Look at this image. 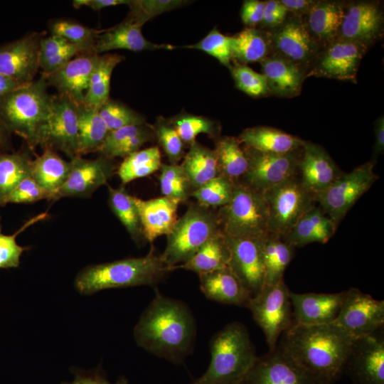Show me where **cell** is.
Wrapping results in <instances>:
<instances>
[{
    "instance_id": "1",
    "label": "cell",
    "mask_w": 384,
    "mask_h": 384,
    "mask_svg": "<svg viewBox=\"0 0 384 384\" xmlns=\"http://www.w3.org/2000/svg\"><path fill=\"white\" fill-rule=\"evenodd\" d=\"M355 338L334 322L292 324L278 344L318 384H333L343 373Z\"/></svg>"
},
{
    "instance_id": "2",
    "label": "cell",
    "mask_w": 384,
    "mask_h": 384,
    "mask_svg": "<svg viewBox=\"0 0 384 384\" xmlns=\"http://www.w3.org/2000/svg\"><path fill=\"white\" fill-rule=\"evenodd\" d=\"M196 326L188 306L156 289L134 329L137 343L148 352L181 363L192 351Z\"/></svg>"
},
{
    "instance_id": "3",
    "label": "cell",
    "mask_w": 384,
    "mask_h": 384,
    "mask_svg": "<svg viewBox=\"0 0 384 384\" xmlns=\"http://www.w3.org/2000/svg\"><path fill=\"white\" fill-rule=\"evenodd\" d=\"M172 271L154 249L144 257H130L85 267L75 279L76 289L82 294L116 287L154 286Z\"/></svg>"
},
{
    "instance_id": "4",
    "label": "cell",
    "mask_w": 384,
    "mask_h": 384,
    "mask_svg": "<svg viewBox=\"0 0 384 384\" xmlns=\"http://www.w3.org/2000/svg\"><path fill=\"white\" fill-rule=\"evenodd\" d=\"M210 362L206 371L191 384H240L257 356L247 328L233 322L210 341Z\"/></svg>"
},
{
    "instance_id": "5",
    "label": "cell",
    "mask_w": 384,
    "mask_h": 384,
    "mask_svg": "<svg viewBox=\"0 0 384 384\" xmlns=\"http://www.w3.org/2000/svg\"><path fill=\"white\" fill-rule=\"evenodd\" d=\"M46 78L36 80L0 97V119L11 133L31 142L38 128L50 114L53 95Z\"/></svg>"
},
{
    "instance_id": "6",
    "label": "cell",
    "mask_w": 384,
    "mask_h": 384,
    "mask_svg": "<svg viewBox=\"0 0 384 384\" xmlns=\"http://www.w3.org/2000/svg\"><path fill=\"white\" fill-rule=\"evenodd\" d=\"M220 230L217 211L198 203L191 204L166 235L161 255L172 270L190 260L212 236Z\"/></svg>"
},
{
    "instance_id": "7",
    "label": "cell",
    "mask_w": 384,
    "mask_h": 384,
    "mask_svg": "<svg viewBox=\"0 0 384 384\" xmlns=\"http://www.w3.org/2000/svg\"><path fill=\"white\" fill-rule=\"evenodd\" d=\"M220 228L225 235L265 238L269 234V213L262 193L235 182L230 201L217 211Z\"/></svg>"
},
{
    "instance_id": "8",
    "label": "cell",
    "mask_w": 384,
    "mask_h": 384,
    "mask_svg": "<svg viewBox=\"0 0 384 384\" xmlns=\"http://www.w3.org/2000/svg\"><path fill=\"white\" fill-rule=\"evenodd\" d=\"M297 174L262 193L268 208L269 233L282 238L315 206L314 196Z\"/></svg>"
},
{
    "instance_id": "9",
    "label": "cell",
    "mask_w": 384,
    "mask_h": 384,
    "mask_svg": "<svg viewBox=\"0 0 384 384\" xmlns=\"http://www.w3.org/2000/svg\"><path fill=\"white\" fill-rule=\"evenodd\" d=\"M78 105L65 95H53L50 114L38 128L29 146L59 150L70 159L79 156Z\"/></svg>"
},
{
    "instance_id": "10",
    "label": "cell",
    "mask_w": 384,
    "mask_h": 384,
    "mask_svg": "<svg viewBox=\"0 0 384 384\" xmlns=\"http://www.w3.org/2000/svg\"><path fill=\"white\" fill-rule=\"evenodd\" d=\"M289 292L284 279L276 284L264 285L245 305L263 331L269 350L276 347L282 334L292 324Z\"/></svg>"
},
{
    "instance_id": "11",
    "label": "cell",
    "mask_w": 384,
    "mask_h": 384,
    "mask_svg": "<svg viewBox=\"0 0 384 384\" xmlns=\"http://www.w3.org/2000/svg\"><path fill=\"white\" fill-rule=\"evenodd\" d=\"M374 163L368 161L341 174L327 188L315 196V201L337 225L349 209L376 181Z\"/></svg>"
},
{
    "instance_id": "12",
    "label": "cell",
    "mask_w": 384,
    "mask_h": 384,
    "mask_svg": "<svg viewBox=\"0 0 384 384\" xmlns=\"http://www.w3.org/2000/svg\"><path fill=\"white\" fill-rule=\"evenodd\" d=\"M242 149L248 166L238 181L256 191L263 193L298 174L302 148L287 154L264 152L245 145Z\"/></svg>"
},
{
    "instance_id": "13",
    "label": "cell",
    "mask_w": 384,
    "mask_h": 384,
    "mask_svg": "<svg viewBox=\"0 0 384 384\" xmlns=\"http://www.w3.org/2000/svg\"><path fill=\"white\" fill-rule=\"evenodd\" d=\"M272 54H276L310 70L319 48L309 33L303 19L290 13L277 27L267 31Z\"/></svg>"
},
{
    "instance_id": "14",
    "label": "cell",
    "mask_w": 384,
    "mask_h": 384,
    "mask_svg": "<svg viewBox=\"0 0 384 384\" xmlns=\"http://www.w3.org/2000/svg\"><path fill=\"white\" fill-rule=\"evenodd\" d=\"M334 323L356 338L373 334L383 328L384 301L349 289Z\"/></svg>"
},
{
    "instance_id": "15",
    "label": "cell",
    "mask_w": 384,
    "mask_h": 384,
    "mask_svg": "<svg viewBox=\"0 0 384 384\" xmlns=\"http://www.w3.org/2000/svg\"><path fill=\"white\" fill-rule=\"evenodd\" d=\"M368 49L362 44L337 38L319 49L306 77L356 82L361 59Z\"/></svg>"
},
{
    "instance_id": "16",
    "label": "cell",
    "mask_w": 384,
    "mask_h": 384,
    "mask_svg": "<svg viewBox=\"0 0 384 384\" xmlns=\"http://www.w3.org/2000/svg\"><path fill=\"white\" fill-rule=\"evenodd\" d=\"M343 372L353 384H384L383 328L355 338Z\"/></svg>"
},
{
    "instance_id": "17",
    "label": "cell",
    "mask_w": 384,
    "mask_h": 384,
    "mask_svg": "<svg viewBox=\"0 0 384 384\" xmlns=\"http://www.w3.org/2000/svg\"><path fill=\"white\" fill-rule=\"evenodd\" d=\"M230 251L229 267L252 296L265 285V238L225 235Z\"/></svg>"
},
{
    "instance_id": "18",
    "label": "cell",
    "mask_w": 384,
    "mask_h": 384,
    "mask_svg": "<svg viewBox=\"0 0 384 384\" xmlns=\"http://www.w3.org/2000/svg\"><path fill=\"white\" fill-rule=\"evenodd\" d=\"M240 384H318L277 343L257 357Z\"/></svg>"
},
{
    "instance_id": "19",
    "label": "cell",
    "mask_w": 384,
    "mask_h": 384,
    "mask_svg": "<svg viewBox=\"0 0 384 384\" xmlns=\"http://www.w3.org/2000/svg\"><path fill=\"white\" fill-rule=\"evenodd\" d=\"M383 11L380 3L357 1L347 3L338 38L367 48L382 38Z\"/></svg>"
},
{
    "instance_id": "20",
    "label": "cell",
    "mask_w": 384,
    "mask_h": 384,
    "mask_svg": "<svg viewBox=\"0 0 384 384\" xmlns=\"http://www.w3.org/2000/svg\"><path fill=\"white\" fill-rule=\"evenodd\" d=\"M70 163L69 175L54 199L89 197L107 183L115 170L112 159L102 155L95 159H87L79 156L71 159Z\"/></svg>"
},
{
    "instance_id": "21",
    "label": "cell",
    "mask_w": 384,
    "mask_h": 384,
    "mask_svg": "<svg viewBox=\"0 0 384 384\" xmlns=\"http://www.w3.org/2000/svg\"><path fill=\"white\" fill-rule=\"evenodd\" d=\"M43 32H33L0 45V73L27 85L40 69V43Z\"/></svg>"
},
{
    "instance_id": "22",
    "label": "cell",
    "mask_w": 384,
    "mask_h": 384,
    "mask_svg": "<svg viewBox=\"0 0 384 384\" xmlns=\"http://www.w3.org/2000/svg\"><path fill=\"white\" fill-rule=\"evenodd\" d=\"M348 290L338 293L289 292L292 324L313 326L333 323L347 296Z\"/></svg>"
},
{
    "instance_id": "23",
    "label": "cell",
    "mask_w": 384,
    "mask_h": 384,
    "mask_svg": "<svg viewBox=\"0 0 384 384\" xmlns=\"http://www.w3.org/2000/svg\"><path fill=\"white\" fill-rule=\"evenodd\" d=\"M99 56L93 52L75 56L58 70L45 77L48 86L54 87L58 94L70 97L78 105L84 103L90 76Z\"/></svg>"
},
{
    "instance_id": "24",
    "label": "cell",
    "mask_w": 384,
    "mask_h": 384,
    "mask_svg": "<svg viewBox=\"0 0 384 384\" xmlns=\"http://www.w3.org/2000/svg\"><path fill=\"white\" fill-rule=\"evenodd\" d=\"M299 172L303 186L314 197L342 174L321 146L306 141L299 161Z\"/></svg>"
},
{
    "instance_id": "25",
    "label": "cell",
    "mask_w": 384,
    "mask_h": 384,
    "mask_svg": "<svg viewBox=\"0 0 384 384\" xmlns=\"http://www.w3.org/2000/svg\"><path fill=\"white\" fill-rule=\"evenodd\" d=\"M143 25L129 14L127 19L117 26L107 30L101 31L95 44V52L101 55L116 49L140 52L174 48V46L171 45L158 44L145 38L142 33Z\"/></svg>"
},
{
    "instance_id": "26",
    "label": "cell",
    "mask_w": 384,
    "mask_h": 384,
    "mask_svg": "<svg viewBox=\"0 0 384 384\" xmlns=\"http://www.w3.org/2000/svg\"><path fill=\"white\" fill-rule=\"evenodd\" d=\"M142 227L145 241L152 243L158 237L167 235L177 221L180 201L162 196L142 200L133 196Z\"/></svg>"
},
{
    "instance_id": "27",
    "label": "cell",
    "mask_w": 384,
    "mask_h": 384,
    "mask_svg": "<svg viewBox=\"0 0 384 384\" xmlns=\"http://www.w3.org/2000/svg\"><path fill=\"white\" fill-rule=\"evenodd\" d=\"M270 95L293 97L302 91L306 72L299 65L276 54H271L260 62Z\"/></svg>"
},
{
    "instance_id": "28",
    "label": "cell",
    "mask_w": 384,
    "mask_h": 384,
    "mask_svg": "<svg viewBox=\"0 0 384 384\" xmlns=\"http://www.w3.org/2000/svg\"><path fill=\"white\" fill-rule=\"evenodd\" d=\"M347 2L317 1L302 18L319 49L338 38Z\"/></svg>"
},
{
    "instance_id": "29",
    "label": "cell",
    "mask_w": 384,
    "mask_h": 384,
    "mask_svg": "<svg viewBox=\"0 0 384 384\" xmlns=\"http://www.w3.org/2000/svg\"><path fill=\"white\" fill-rule=\"evenodd\" d=\"M198 276L202 292L212 301L245 306L252 297L229 267Z\"/></svg>"
},
{
    "instance_id": "30",
    "label": "cell",
    "mask_w": 384,
    "mask_h": 384,
    "mask_svg": "<svg viewBox=\"0 0 384 384\" xmlns=\"http://www.w3.org/2000/svg\"><path fill=\"white\" fill-rule=\"evenodd\" d=\"M336 225L320 207L306 213L282 239L288 244L302 247L311 242L326 243L334 234Z\"/></svg>"
},
{
    "instance_id": "31",
    "label": "cell",
    "mask_w": 384,
    "mask_h": 384,
    "mask_svg": "<svg viewBox=\"0 0 384 384\" xmlns=\"http://www.w3.org/2000/svg\"><path fill=\"white\" fill-rule=\"evenodd\" d=\"M241 144L255 149L273 154H287L300 149L305 141L270 127L244 129L238 138Z\"/></svg>"
},
{
    "instance_id": "32",
    "label": "cell",
    "mask_w": 384,
    "mask_h": 384,
    "mask_svg": "<svg viewBox=\"0 0 384 384\" xmlns=\"http://www.w3.org/2000/svg\"><path fill=\"white\" fill-rule=\"evenodd\" d=\"M70 170V163L56 152L46 149L43 153L31 161V176L53 197L66 181Z\"/></svg>"
},
{
    "instance_id": "33",
    "label": "cell",
    "mask_w": 384,
    "mask_h": 384,
    "mask_svg": "<svg viewBox=\"0 0 384 384\" xmlns=\"http://www.w3.org/2000/svg\"><path fill=\"white\" fill-rule=\"evenodd\" d=\"M230 251L221 230L212 236L187 262L178 265L198 274L229 266Z\"/></svg>"
},
{
    "instance_id": "34",
    "label": "cell",
    "mask_w": 384,
    "mask_h": 384,
    "mask_svg": "<svg viewBox=\"0 0 384 384\" xmlns=\"http://www.w3.org/2000/svg\"><path fill=\"white\" fill-rule=\"evenodd\" d=\"M232 58L235 64L260 62L272 54L267 31L247 27L231 36Z\"/></svg>"
},
{
    "instance_id": "35",
    "label": "cell",
    "mask_w": 384,
    "mask_h": 384,
    "mask_svg": "<svg viewBox=\"0 0 384 384\" xmlns=\"http://www.w3.org/2000/svg\"><path fill=\"white\" fill-rule=\"evenodd\" d=\"M183 158L181 165L187 174L193 191L220 175L214 150L196 141L190 145Z\"/></svg>"
},
{
    "instance_id": "36",
    "label": "cell",
    "mask_w": 384,
    "mask_h": 384,
    "mask_svg": "<svg viewBox=\"0 0 384 384\" xmlns=\"http://www.w3.org/2000/svg\"><path fill=\"white\" fill-rule=\"evenodd\" d=\"M79 155L97 151L109 130L97 107L78 105Z\"/></svg>"
},
{
    "instance_id": "37",
    "label": "cell",
    "mask_w": 384,
    "mask_h": 384,
    "mask_svg": "<svg viewBox=\"0 0 384 384\" xmlns=\"http://www.w3.org/2000/svg\"><path fill=\"white\" fill-rule=\"evenodd\" d=\"M124 57L117 53L100 55L92 73L84 104L99 108L110 99V81L115 67Z\"/></svg>"
},
{
    "instance_id": "38",
    "label": "cell",
    "mask_w": 384,
    "mask_h": 384,
    "mask_svg": "<svg viewBox=\"0 0 384 384\" xmlns=\"http://www.w3.org/2000/svg\"><path fill=\"white\" fill-rule=\"evenodd\" d=\"M239 139L234 137H218L215 139L216 155L220 174L237 182L247 170L248 161L240 146Z\"/></svg>"
},
{
    "instance_id": "39",
    "label": "cell",
    "mask_w": 384,
    "mask_h": 384,
    "mask_svg": "<svg viewBox=\"0 0 384 384\" xmlns=\"http://www.w3.org/2000/svg\"><path fill=\"white\" fill-rule=\"evenodd\" d=\"M294 247L279 236L269 234L263 246L265 285L276 284L283 280L284 270L294 255Z\"/></svg>"
},
{
    "instance_id": "40",
    "label": "cell",
    "mask_w": 384,
    "mask_h": 384,
    "mask_svg": "<svg viewBox=\"0 0 384 384\" xmlns=\"http://www.w3.org/2000/svg\"><path fill=\"white\" fill-rule=\"evenodd\" d=\"M108 202L111 210L124 226L132 240L141 244L145 240L140 218L133 196L129 194L124 186L117 188L107 186Z\"/></svg>"
},
{
    "instance_id": "41",
    "label": "cell",
    "mask_w": 384,
    "mask_h": 384,
    "mask_svg": "<svg viewBox=\"0 0 384 384\" xmlns=\"http://www.w3.org/2000/svg\"><path fill=\"white\" fill-rule=\"evenodd\" d=\"M161 156L157 146L139 150L127 157L119 166L117 174L123 184L145 177L160 169Z\"/></svg>"
},
{
    "instance_id": "42",
    "label": "cell",
    "mask_w": 384,
    "mask_h": 384,
    "mask_svg": "<svg viewBox=\"0 0 384 384\" xmlns=\"http://www.w3.org/2000/svg\"><path fill=\"white\" fill-rule=\"evenodd\" d=\"M31 161L25 151L0 154V207L4 198L14 188L31 176Z\"/></svg>"
},
{
    "instance_id": "43",
    "label": "cell",
    "mask_w": 384,
    "mask_h": 384,
    "mask_svg": "<svg viewBox=\"0 0 384 384\" xmlns=\"http://www.w3.org/2000/svg\"><path fill=\"white\" fill-rule=\"evenodd\" d=\"M50 34L66 39L68 42L81 48L85 52H93L97 36L101 32L76 21L58 19L49 24Z\"/></svg>"
},
{
    "instance_id": "44",
    "label": "cell",
    "mask_w": 384,
    "mask_h": 384,
    "mask_svg": "<svg viewBox=\"0 0 384 384\" xmlns=\"http://www.w3.org/2000/svg\"><path fill=\"white\" fill-rule=\"evenodd\" d=\"M159 176L160 188L163 196L186 202L193 192L187 174L181 164H162Z\"/></svg>"
},
{
    "instance_id": "45",
    "label": "cell",
    "mask_w": 384,
    "mask_h": 384,
    "mask_svg": "<svg viewBox=\"0 0 384 384\" xmlns=\"http://www.w3.org/2000/svg\"><path fill=\"white\" fill-rule=\"evenodd\" d=\"M235 182L228 178L219 175L208 181L191 195L197 203L206 208L222 207L231 199Z\"/></svg>"
},
{
    "instance_id": "46",
    "label": "cell",
    "mask_w": 384,
    "mask_h": 384,
    "mask_svg": "<svg viewBox=\"0 0 384 384\" xmlns=\"http://www.w3.org/2000/svg\"><path fill=\"white\" fill-rule=\"evenodd\" d=\"M170 123L184 144L191 145L200 134H206L211 138L217 139L220 133V127L218 124L203 116L181 114L174 117Z\"/></svg>"
},
{
    "instance_id": "47",
    "label": "cell",
    "mask_w": 384,
    "mask_h": 384,
    "mask_svg": "<svg viewBox=\"0 0 384 384\" xmlns=\"http://www.w3.org/2000/svg\"><path fill=\"white\" fill-rule=\"evenodd\" d=\"M98 110L109 132L127 126L146 124L142 115L117 100L109 99Z\"/></svg>"
},
{
    "instance_id": "48",
    "label": "cell",
    "mask_w": 384,
    "mask_h": 384,
    "mask_svg": "<svg viewBox=\"0 0 384 384\" xmlns=\"http://www.w3.org/2000/svg\"><path fill=\"white\" fill-rule=\"evenodd\" d=\"M231 41V36H225L214 28L198 42L183 47L205 52L230 69L233 60Z\"/></svg>"
},
{
    "instance_id": "49",
    "label": "cell",
    "mask_w": 384,
    "mask_h": 384,
    "mask_svg": "<svg viewBox=\"0 0 384 384\" xmlns=\"http://www.w3.org/2000/svg\"><path fill=\"white\" fill-rule=\"evenodd\" d=\"M237 88L246 95L259 97L270 95L267 80L246 65L235 64L230 68Z\"/></svg>"
},
{
    "instance_id": "50",
    "label": "cell",
    "mask_w": 384,
    "mask_h": 384,
    "mask_svg": "<svg viewBox=\"0 0 384 384\" xmlns=\"http://www.w3.org/2000/svg\"><path fill=\"white\" fill-rule=\"evenodd\" d=\"M46 213H41L28 220L12 235H5L0 227V269L16 268L20 265L22 253L29 247H22L16 242V236L28 226L44 219Z\"/></svg>"
},
{
    "instance_id": "51",
    "label": "cell",
    "mask_w": 384,
    "mask_h": 384,
    "mask_svg": "<svg viewBox=\"0 0 384 384\" xmlns=\"http://www.w3.org/2000/svg\"><path fill=\"white\" fill-rule=\"evenodd\" d=\"M153 129L170 163L178 164L184 156V143L173 125L159 119Z\"/></svg>"
},
{
    "instance_id": "52",
    "label": "cell",
    "mask_w": 384,
    "mask_h": 384,
    "mask_svg": "<svg viewBox=\"0 0 384 384\" xmlns=\"http://www.w3.org/2000/svg\"><path fill=\"white\" fill-rule=\"evenodd\" d=\"M43 199H53L52 195L28 176L21 181L4 198L1 206L7 203H31Z\"/></svg>"
},
{
    "instance_id": "53",
    "label": "cell",
    "mask_w": 384,
    "mask_h": 384,
    "mask_svg": "<svg viewBox=\"0 0 384 384\" xmlns=\"http://www.w3.org/2000/svg\"><path fill=\"white\" fill-rule=\"evenodd\" d=\"M187 3L183 0H136L129 6L130 15L144 24L150 18L182 7Z\"/></svg>"
},
{
    "instance_id": "54",
    "label": "cell",
    "mask_w": 384,
    "mask_h": 384,
    "mask_svg": "<svg viewBox=\"0 0 384 384\" xmlns=\"http://www.w3.org/2000/svg\"><path fill=\"white\" fill-rule=\"evenodd\" d=\"M148 125H131L109 132L97 151L102 156L111 158L113 152L122 144L143 132Z\"/></svg>"
},
{
    "instance_id": "55",
    "label": "cell",
    "mask_w": 384,
    "mask_h": 384,
    "mask_svg": "<svg viewBox=\"0 0 384 384\" xmlns=\"http://www.w3.org/2000/svg\"><path fill=\"white\" fill-rule=\"evenodd\" d=\"M85 52L79 46L70 43L68 47L40 65L42 75L47 77L58 70L75 56Z\"/></svg>"
},
{
    "instance_id": "56",
    "label": "cell",
    "mask_w": 384,
    "mask_h": 384,
    "mask_svg": "<svg viewBox=\"0 0 384 384\" xmlns=\"http://www.w3.org/2000/svg\"><path fill=\"white\" fill-rule=\"evenodd\" d=\"M154 129L147 127L143 132L132 137L119 146L112 154L111 158L127 157V156L140 150L146 143L154 138Z\"/></svg>"
},
{
    "instance_id": "57",
    "label": "cell",
    "mask_w": 384,
    "mask_h": 384,
    "mask_svg": "<svg viewBox=\"0 0 384 384\" xmlns=\"http://www.w3.org/2000/svg\"><path fill=\"white\" fill-rule=\"evenodd\" d=\"M71 43L64 38L50 34L44 36L40 43L39 63L40 65L51 57L68 47Z\"/></svg>"
},
{
    "instance_id": "58",
    "label": "cell",
    "mask_w": 384,
    "mask_h": 384,
    "mask_svg": "<svg viewBox=\"0 0 384 384\" xmlns=\"http://www.w3.org/2000/svg\"><path fill=\"white\" fill-rule=\"evenodd\" d=\"M265 1L246 0L241 8L240 17L242 23L250 28H255L262 20Z\"/></svg>"
},
{
    "instance_id": "59",
    "label": "cell",
    "mask_w": 384,
    "mask_h": 384,
    "mask_svg": "<svg viewBox=\"0 0 384 384\" xmlns=\"http://www.w3.org/2000/svg\"><path fill=\"white\" fill-rule=\"evenodd\" d=\"M62 384H111L101 372L97 369L91 372L75 371V378L71 383ZM114 384H129L128 380L121 377Z\"/></svg>"
},
{
    "instance_id": "60",
    "label": "cell",
    "mask_w": 384,
    "mask_h": 384,
    "mask_svg": "<svg viewBox=\"0 0 384 384\" xmlns=\"http://www.w3.org/2000/svg\"><path fill=\"white\" fill-rule=\"evenodd\" d=\"M132 3V0H74L73 6L75 9L86 6L95 11H100L105 8L119 5L130 6Z\"/></svg>"
},
{
    "instance_id": "61",
    "label": "cell",
    "mask_w": 384,
    "mask_h": 384,
    "mask_svg": "<svg viewBox=\"0 0 384 384\" xmlns=\"http://www.w3.org/2000/svg\"><path fill=\"white\" fill-rule=\"evenodd\" d=\"M282 4L289 13L302 17L306 15L316 4L313 0H282Z\"/></svg>"
},
{
    "instance_id": "62",
    "label": "cell",
    "mask_w": 384,
    "mask_h": 384,
    "mask_svg": "<svg viewBox=\"0 0 384 384\" xmlns=\"http://www.w3.org/2000/svg\"><path fill=\"white\" fill-rule=\"evenodd\" d=\"M375 144L373 149V163L375 158L384 151V118L380 116L374 123Z\"/></svg>"
},
{
    "instance_id": "63",
    "label": "cell",
    "mask_w": 384,
    "mask_h": 384,
    "mask_svg": "<svg viewBox=\"0 0 384 384\" xmlns=\"http://www.w3.org/2000/svg\"><path fill=\"white\" fill-rule=\"evenodd\" d=\"M24 85H26L21 84L13 78L0 73V97Z\"/></svg>"
},
{
    "instance_id": "64",
    "label": "cell",
    "mask_w": 384,
    "mask_h": 384,
    "mask_svg": "<svg viewBox=\"0 0 384 384\" xmlns=\"http://www.w3.org/2000/svg\"><path fill=\"white\" fill-rule=\"evenodd\" d=\"M11 132L0 119V154L6 153L11 147Z\"/></svg>"
}]
</instances>
